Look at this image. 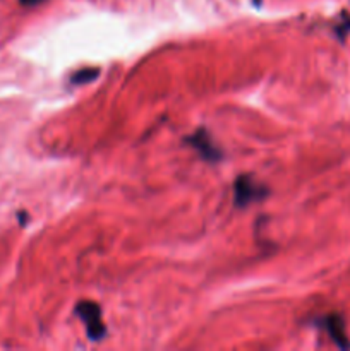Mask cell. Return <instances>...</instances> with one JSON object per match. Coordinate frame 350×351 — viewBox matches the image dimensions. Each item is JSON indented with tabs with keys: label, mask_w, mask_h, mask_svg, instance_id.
I'll return each instance as SVG.
<instances>
[{
	"label": "cell",
	"mask_w": 350,
	"mask_h": 351,
	"mask_svg": "<svg viewBox=\"0 0 350 351\" xmlns=\"http://www.w3.org/2000/svg\"><path fill=\"white\" fill-rule=\"evenodd\" d=\"M75 314L81 317V321L84 322L86 332H88V338L91 341H100V339L105 338L106 328L103 326L102 321V308L98 304L89 300H82L75 305Z\"/></svg>",
	"instance_id": "7a4b0ae2"
},
{
	"label": "cell",
	"mask_w": 350,
	"mask_h": 351,
	"mask_svg": "<svg viewBox=\"0 0 350 351\" xmlns=\"http://www.w3.org/2000/svg\"><path fill=\"white\" fill-rule=\"evenodd\" d=\"M325 328L328 329V335L331 336V339L340 346V348H349L350 343L349 339H347L345 322H343V319L340 317V315H328V317L325 319Z\"/></svg>",
	"instance_id": "277c9868"
},
{
	"label": "cell",
	"mask_w": 350,
	"mask_h": 351,
	"mask_svg": "<svg viewBox=\"0 0 350 351\" xmlns=\"http://www.w3.org/2000/svg\"><path fill=\"white\" fill-rule=\"evenodd\" d=\"M98 74H100V69L84 67L72 75V82H74V84H86V82H91L93 79H96V75Z\"/></svg>",
	"instance_id": "5b68a950"
},
{
	"label": "cell",
	"mask_w": 350,
	"mask_h": 351,
	"mask_svg": "<svg viewBox=\"0 0 350 351\" xmlns=\"http://www.w3.org/2000/svg\"><path fill=\"white\" fill-rule=\"evenodd\" d=\"M185 143L192 147V149L198 151L206 161H218L222 160V153L220 149L216 147V144L213 143V139L209 137V134L206 132L205 129H199L196 130L192 136H189L185 139Z\"/></svg>",
	"instance_id": "3957f363"
},
{
	"label": "cell",
	"mask_w": 350,
	"mask_h": 351,
	"mask_svg": "<svg viewBox=\"0 0 350 351\" xmlns=\"http://www.w3.org/2000/svg\"><path fill=\"white\" fill-rule=\"evenodd\" d=\"M21 5L24 7H34V5H40V3H43L45 0H19Z\"/></svg>",
	"instance_id": "8992f818"
},
{
	"label": "cell",
	"mask_w": 350,
	"mask_h": 351,
	"mask_svg": "<svg viewBox=\"0 0 350 351\" xmlns=\"http://www.w3.org/2000/svg\"><path fill=\"white\" fill-rule=\"evenodd\" d=\"M270 194L264 185L257 184L250 175H240L233 184V202L237 208H247Z\"/></svg>",
	"instance_id": "6da1fadb"
}]
</instances>
